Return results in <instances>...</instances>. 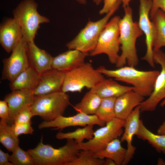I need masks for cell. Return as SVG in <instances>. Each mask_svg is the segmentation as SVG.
Listing matches in <instances>:
<instances>
[{
	"label": "cell",
	"instance_id": "6da1fadb",
	"mask_svg": "<svg viewBox=\"0 0 165 165\" xmlns=\"http://www.w3.org/2000/svg\"><path fill=\"white\" fill-rule=\"evenodd\" d=\"M124 14L119 23V40L121 53L116 64L117 68L127 65L135 67L139 62L136 46L137 39L143 32L138 23L134 21L133 11L129 6L123 8Z\"/></svg>",
	"mask_w": 165,
	"mask_h": 165
},
{
	"label": "cell",
	"instance_id": "7a4b0ae2",
	"mask_svg": "<svg viewBox=\"0 0 165 165\" xmlns=\"http://www.w3.org/2000/svg\"><path fill=\"white\" fill-rule=\"evenodd\" d=\"M97 69L104 75L131 85L134 91L144 97H149L152 93L160 72L156 70H139L128 65L115 70L108 69L101 66Z\"/></svg>",
	"mask_w": 165,
	"mask_h": 165
},
{
	"label": "cell",
	"instance_id": "3957f363",
	"mask_svg": "<svg viewBox=\"0 0 165 165\" xmlns=\"http://www.w3.org/2000/svg\"><path fill=\"white\" fill-rule=\"evenodd\" d=\"M43 138L42 136L35 148L27 151L32 157L34 165H68L77 157L80 151L74 139H67L64 145L56 148L44 144Z\"/></svg>",
	"mask_w": 165,
	"mask_h": 165
},
{
	"label": "cell",
	"instance_id": "277c9868",
	"mask_svg": "<svg viewBox=\"0 0 165 165\" xmlns=\"http://www.w3.org/2000/svg\"><path fill=\"white\" fill-rule=\"evenodd\" d=\"M38 7L34 0H24L13 12V18L20 25L23 37L28 42L34 41L40 24L50 22L47 17L38 13Z\"/></svg>",
	"mask_w": 165,
	"mask_h": 165
},
{
	"label": "cell",
	"instance_id": "5b68a950",
	"mask_svg": "<svg viewBox=\"0 0 165 165\" xmlns=\"http://www.w3.org/2000/svg\"><path fill=\"white\" fill-rule=\"evenodd\" d=\"M121 3L119 1L117 5L101 19L96 21L89 20L75 37L66 44V46L69 50H76L88 53L94 50L103 29Z\"/></svg>",
	"mask_w": 165,
	"mask_h": 165
},
{
	"label": "cell",
	"instance_id": "8992f818",
	"mask_svg": "<svg viewBox=\"0 0 165 165\" xmlns=\"http://www.w3.org/2000/svg\"><path fill=\"white\" fill-rule=\"evenodd\" d=\"M69 104V95L61 91L36 96L31 108L34 116L49 121L63 115Z\"/></svg>",
	"mask_w": 165,
	"mask_h": 165
},
{
	"label": "cell",
	"instance_id": "52a82bcc",
	"mask_svg": "<svg viewBox=\"0 0 165 165\" xmlns=\"http://www.w3.org/2000/svg\"><path fill=\"white\" fill-rule=\"evenodd\" d=\"M103 75L94 69L90 63H85L65 72L61 91L66 93L80 92L84 87L91 89L105 78Z\"/></svg>",
	"mask_w": 165,
	"mask_h": 165
},
{
	"label": "cell",
	"instance_id": "ba28073f",
	"mask_svg": "<svg viewBox=\"0 0 165 165\" xmlns=\"http://www.w3.org/2000/svg\"><path fill=\"white\" fill-rule=\"evenodd\" d=\"M120 19L119 16H116L108 22L100 36L95 48L89 53L90 56L105 54L111 64H116L119 57V23Z\"/></svg>",
	"mask_w": 165,
	"mask_h": 165
},
{
	"label": "cell",
	"instance_id": "9c48e42d",
	"mask_svg": "<svg viewBox=\"0 0 165 165\" xmlns=\"http://www.w3.org/2000/svg\"><path fill=\"white\" fill-rule=\"evenodd\" d=\"M125 120L115 118L94 131V136L86 142L78 144L79 150H88L94 153L104 148L113 140L121 137Z\"/></svg>",
	"mask_w": 165,
	"mask_h": 165
},
{
	"label": "cell",
	"instance_id": "30bf717a",
	"mask_svg": "<svg viewBox=\"0 0 165 165\" xmlns=\"http://www.w3.org/2000/svg\"><path fill=\"white\" fill-rule=\"evenodd\" d=\"M28 42L23 38L12 51L11 55L2 60V80L13 81L30 66L27 53Z\"/></svg>",
	"mask_w": 165,
	"mask_h": 165
},
{
	"label": "cell",
	"instance_id": "8fae6325",
	"mask_svg": "<svg viewBox=\"0 0 165 165\" xmlns=\"http://www.w3.org/2000/svg\"><path fill=\"white\" fill-rule=\"evenodd\" d=\"M153 60L161 70L156 78L153 90L148 97L140 105L141 112L155 111L158 105L165 99V53L161 49L153 50Z\"/></svg>",
	"mask_w": 165,
	"mask_h": 165
},
{
	"label": "cell",
	"instance_id": "7c38bea8",
	"mask_svg": "<svg viewBox=\"0 0 165 165\" xmlns=\"http://www.w3.org/2000/svg\"><path fill=\"white\" fill-rule=\"evenodd\" d=\"M139 27L145 37L146 50L145 55L141 58L152 67H155L153 60V44L155 35L154 24L150 18V13L152 5V0H139Z\"/></svg>",
	"mask_w": 165,
	"mask_h": 165
},
{
	"label": "cell",
	"instance_id": "4fadbf2b",
	"mask_svg": "<svg viewBox=\"0 0 165 165\" xmlns=\"http://www.w3.org/2000/svg\"><path fill=\"white\" fill-rule=\"evenodd\" d=\"M105 123L100 120L95 115H88L82 113H78L72 116L65 117L61 115L55 119L49 121H43L38 126V128L52 127L54 130H62L72 126H80L84 127L87 125H97L104 126Z\"/></svg>",
	"mask_w": 165,
	"mask_h": 165
},
{
	"label": "cell",
	"instance_id": "5bb4252c",
	"mask_svg": "<svg viewBox=\"0 0 165 165\" xmlns=\"http://www.w3.org/2000/svg\"><path fill=\"white\" fill-rule=\"evenodd\" d=\"M141 112L139 105L134 109L125 120L124 129L120 140L121 142L125 141L127 144L126 154L122 165L128 164L135 154L136 148L132 145V140L138 129Z\"/></svg>",
	"mask_w": 165,
	"mask_h": 165
},
{
	"label": "cell",
	"instance_id": "9a60e30c",
	"mask_svg": "<svg viewBox=\"0 0 165 165\" xmlns=\"http://www.w3.org/2000/svg\"><path fill=\"white\" fill-rule=\"evenodd\" d=\"M65 72L52 69L40 75L37 86L34 91L35 96L61 91Z\"/></svg>",
	"mask_w": 165,
	"mask_h": 165
},
{
	"label": "cell",
	"instance_id": "2e32d148",
	"mask_svg": "<svg viewBox=\"0 0 165 165\" xmlns=\"http://www.w3.org/2000/svg\"><path fill=\"white\" fill-rule=\"evenodd\" d=\"M23 37L21 28L14 19L9 18L0 25V43L8 53L12 52Z\"/></svg>",
	"mask_w": 165,
	"mask_h": 165
},
{
	"label": "cell",
	"instance_id": "e0dca14e",
	"mask_svg": "<svg viewBox=\"0 0 165 165\" xmlns=\"http://www.w3.org/2000/svg\"><path fill=\"white\" fill-rule=\"evenodd\" d=\"M12 91L6 95L4 99L9 108L10 124H11L14 123L18 112L24 108L31 106L36 98L34 90H20Z\"/></svg>",
	"mask_w": 165,
	"mask_h": 165
},
{
	"label": "cell",
	"instance_id": "ac0fdd59",
	"mask_svg": "<svg viewBox=\"0 0 165 165\" xmlns=\"http://www.w3.org/2000/svg\"><path fill=\"white\" fill-rule=\"evenodd\" d=\"M88 55V53L78 50H69L53 57L52 68L64 72L68 71L84 64Z\"/></svg>",
	"mask_w": 165,
	"mask_h": 165
},
{
	"label": "cell",
	"instance_id": "d6986e66",
	"mask_svg": "<svg viewBox=\"0 0 165 165\" xmlns=\"http://www.w3.org/2000/svg\"><path fill=\"white\" fill-rule=\"evenodd\" d=\"M144 100V97L133 90L116 97L115 104L116 118L125 120L134 109L140 105Z\"/></svg>",
	"mask_w": 165,
	"mask_h": 165
},
{
	"label": "cell",
	"instance_id": "ffe728a7",
	"mask_svg": "<svg viewBox=\"0 0 165 165\" xmlns=\"http://www.w3.org/2000/svg\"><path fill=\"white\" fill-rule=\"evenodd\" d=\"M27 53L30 66L39 74L52 69L53 57L38 47L34 41L28 42Z\"/></svg>",
	"mask_w": 165,
	"mask_h": 165
},
{
	"label": "cell",
	"instance_id": "44dd1931",
	"mask_svg": "<svg viewBox=\"0 0 165 165\" xmlns=\"http://www.w3.org/2000/svg\"><path fill=\"white\" fill-rule=\"evenodd\" d=\"M132 86L122 85L111 78H105L98 82L90 90L96 93L101 98L117 97L125 93L133 90Z\"/></svg>",
	"mask_w": 165,
	"mask_h": 165
},
{
	"label": "cell",
	"instance_id": "7402d4cb",
	"mask_svg": "<svg viewBox=\"0 0 165 165\" xmlns=\"http://www.w3.org/2000/svg\"><path fill=\"white\" fill-rule=\"evenodd\" d=\"M40 75L30 66L10 82V88L12 91L20 90L34 91L38 83Z\"/></svg>",
	"mask_w": 165,
	"mask_h": 165
},
{
	"label": "cell",
	"instance_id": "603a6c76",
	"mask_svg": "<svg viewBox=\"0 0 165 165\" xmlns=\"http://www.w3.org/2000/svg\"><path fill=\"white\" fill-rule=\"evenodd\" d=\"M126 153L127 148L122 146L120 140L118 138L112 141L103 149L94 153V155L100 159H111L116 165H122Z\"/></svg>",
	"mask_w": 165,
	"mask_h": 165
},
{
	"label": "cell",
	"instance_id": "cb8c5ba5",
	"mask_svg": "<svg viewBox=\"0 0 165 165\" xmlns=\"http://www.w3.org/2000/svg\"><path fill=\"white\" fill-rule=\"evenodd\" d=\"M135 135L139 139L147 141L158 152L165 155V135L153 133L146 127L141 119Z\"/></svg>",
	"mask_w": 165,
	"mask_h": 165
},
{
	"label": "cell",
	"instance_id": "d4e9b609",
	"mask_svg": "<svg viewBox=\"0 0 165 165\" xmlns=\"http://www.w3.org/2000/svg\"><path fill=\"white\" fill-rule=\"evenodd\" d=\"M102 99L97 94L90 90L85 94L81 101L74 106V108L78 113L95 115Z\"/></svg>",
	"mask_w": 165,
	"mask_h": 165
},
{
	"label": "cell",
	"instance_id": "484cf974",
	"mask_svg": "<svg viewBox=\"0 0 165 165\" xmlns=\"http://www.w3.org/2000/svg\"><path fill=\"white\" fill-rule=\"evenodd\" d=\"M151 20L155 29L153 49L156 50L165 46V13L159 9Z\"/></svg>",
	"mask_w": 165,
	"mask_h": 165
},
{
	"label": "cell",
	"instance_id": "4316f807",
	"mask_svg": "<svg viewBox=\"0 0 165 165\" xmlns=\"http://www.w3.org/2000/svg\"><path fill=\"white\" fill-rule=\"evenodd\" d=\"M93 126L88 125L82 128H78L73 131L67 133L59 132L57 134L55 137L59 140L72 139L77 144L80 143L85 139L88 140L93 138L94 132Z\"/></svg>",
	"mask_w": 165,
	"mask_h": 165
},
{
	"label": "cell",
	"instance_id": "83f0119b",
	"mask_svg": "<svg viewBox=\"0 0 165 165\" xmlns=\"http://www.w3.org/2000/svg\"><path fill=\"white\" fill-rule=\"evenodd\" d=\"M116 97L102 98L95 115L101 121L106 123L116 118L115 104Z\"/></svg>",
	"mask_w": 165,
	"mask_h": 165
},
{
	"label": "cell",
	"instance_id": "f1b7e54d",
	"mask_svg": "<svg viewBox=\"0 0 165 165\" xmlns=\"http://www.w3.org/2000/svg\"><path fill=\"white\" fill-rule=\"evenodd\" d=\"M0 142L10 152H12L19 145L18 137H16L11 131L10 125L0 120Z\"/></svg>",
	"mask_w": 165,
	"mask_h": 165
},
{
	"label": "cell",
	"instance_id": "f546056e",
	"mask_svg": "<svg viewBox=\"0 0 165 165\" xmlns=\"http://www.w3.org/2000/svg\"><path fill=\"white\" fill-rule=\"evenodd\" d=\"M104 161L96 157L92 151L82 150H80L77 157L68 165H104Z\"/></svg>",
	"mask_w": 165,
	"mask_h": 165
},
{
	"label": "cell",
	"instance_id": "4dcf8cb0",
	"mask_svg": "<svg viewBox=\"0 0 165 165\" xmlns=\"http://www.w3.org/2000/svg\"><path fill=\"white\" fill-rule=\"evenodd\" d=\"M10 155L9 161L13 165H34L33 159L28 151H25L17 145Z\"/></svg>",
	"mask_w": 165,
	"mask_h": 165
},
{
	"label": "cell",
	"instance_id": "1f68e13d",
	"mask_svg": "<svg viewBox=\"0 0 165 165\" xmlns=\"http://www.w3.org/2000/svg\"><path fill=\"white\" fill-rule=\"evenodd\" d=\"M11 131L16 137L21 134H32L34 130L31 126V122L26 123H13L10 125Z\"/></svg>",
	"mask_w": 165,
	"mask_h": 165
},
{
	"label": "cell",
	"instance_id": "d6a6232c",
	"mask_svg": "<svg viewBox=\"0 0 165 165\" xmlns=\"http://www.w3.org/2000/svg\"><path fill=\"white\" fill-rule=\"evenodd\" d=\"M33 116L31 106H27L18 112L15 117L13 123H26L30 122H31V118Z\"/></svg>",
	"mask_w": 165,
	"mask_h": 165
},
{
	"label": "cell",
	"instance_id": "836d02e7",
	"mask_svg": "<svg viewBox=\"0 0 165 165\" xmlns=\"http://www.w3.org/2000/svg\"><path fill=\"white\" fill-rule=\"evenodd\" d=\"M0 118L1 120L7 123H10L9 109L8 104L5 100L0 101Z\"/></svg>",
	"mask_w": 165,
	"mask_h": 165
},
{
	"label": "cell",
	"instance_id": "e575fe53",
	"mask_svg": "<svg viewBox=\"0 0 165 165\" xmlns=\"http://www.w3.org/2000/svg\"><path fill=\"white\" fill-rule=\"evenodd\" d=\"M152 5L150 13L151 19L157 11L160 9L165 13V0H152Z\"/></svg>",
	"mask_w": 165,
	"mask_h": 165
},
{
	"label": "cell",
	"instance_id": "d590c367",
	"mask_svg": "<svg viewBox=\"0 0 165 165\" xmlns=\"http://www.w3.org/2000/svg\"><path fill=\"white\" fill-rule=\"evenodd\" d=\"M119 0H104V5L99 14L103 15L109 12L118 3Z\"/></svg>",
	"mask_w": 165,
	"mask_h": 165
},
{
	"label": "cell",
	"instance_id": "8d00e7d4",
	"mask_svg": "<svg viewBox=\"0 0 165 165\" xmlns=\"http://www.w3.org/2000/svg\"><path fill=\"white\" fill-rule=\"evenodd\" d=\"M10 155L0 150V165H13L9 161Z\"/></svg>",
	"mask_w": 165,
	"mask_h": 165
},
{
	"label": "cell",
	"instance_id": "74e56055",
	"mask_svg": "<svg viewBox=\"0 0 165 165\" xmlns=\"http://www.w3.org/2000/svg\"><path fill=\"white\" fill-rule=\"evenodd\" d=\"M157 133V134L165 135V119L159 127Z\"/></svg>",
	"mask_w": 165,
	"mask_h": 165
},
{
	"label": "cell",
	"instance_id": "f35d334b",
	"mask_svg": "<svg viewBox=\"0 0 165 165\" xmlns=\"http://www.w3.org/2000/svg\"><path fill=\"white\" fill-rule=\"evenodd\" d=\"M104 165H116L114 161L109 158H106L105 160Z\"/></svg>",
	"mask_w": 165,
	"mask_h": 165
},
{
	"label": "cell",
	"instance_id": "ab89813d",
	"mask_svg": "<svg viewBox=\"0 0 165 165\" xmlns=\"http://www.w3.org/2000/svg\"><path fill=\"white\" fill-rule=\"evenodd\" d=\"M123 4V7H124L129 6V4L130 2L132 0H119Z\"/></svg>",
	"mask_w": 165,
	"mask_h": 165
},
{
	"label": "cell",
	"instance_id": "60d3db41",
	"mask_svg": "<svg viewBox=\"0 0 165 165\" xmlns=\"http://www.w3.org/2000/svg\"><path fill=\"white\" fill-rule=\"evenodd\" d=\"M158 165H165V161L161 158L158 159L157 162Z\"/></svg>",
	"mask_w": 165,
	"mask_h": 165
},
{
	"label": "cell",
	"instance_id": "b9f144b4",
	"mask_svg": "<svg viewBox=\"0 0 165 165\" xmlns=\"http://www.w3.org/2000/svg\"><path fill=\"white\" fill-rule=\"evenodd\" d=\"M79 4L82 5H86V0H75Z\"/></svg>",
	"mask_w": 165,
	"mask_h": 165
},
{
	"label": "cell",
	"instance_id": "7bdbcfd3",
	"mask_svg": "<svg viewBox=\"0 0 165 165\" xmlns=\"http://www.w3.org/2000/svg\"><path fill=\"white\" fill-rule=\"evenodd\" d=\"M104 0H93V2L96 5H99Z\"/></svg>",
	"mask_w": 165,
	"mask_h": 165
},
{
	"label": "cell",
	"instance_id": "ee69618b",
	"mask_svg": "<svg viewBox=\"0 0 165 165\" xmlns=\"http://www.w3.org/2000/svg\"><path fill=\"white\" fill-rule=\"evenodd\" d=\"M160 106L163 107L165 106V99L163 100L160 103Z\"/></svg>",
	"mask_w": 165,
	"mask_h": 165
}]
</instances>
